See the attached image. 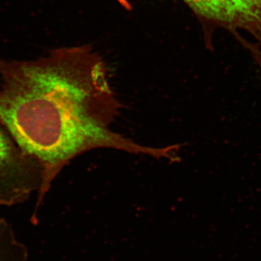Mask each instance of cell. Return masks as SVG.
<instances>
[{
	"label": "cell",
	"instance_id": "6da1fadb",
	"mask_svg": "<svg viewBox=\"0 0 261 261\" xmlns=\"http://www.w3.org/2000/svg\"><path fill=\"white\" fill-rule=\"evenodd\" d=\"M121 107L104 61L87 46L53 49L35 61L0 58V123L44 168L33 224L57 176L84 152L109 148L172 159L171 146L147 147L113 132Z\"/></svg>",
	"mask_w": 261,
	"mask_h": 261
},
{
	"label": "cell",
	"instance_id": "7a4b0ae2",
	"mask_svg": "<svg viewBox=\"0 0 261 261\" xmlns=\"http://www.w3.org/2000/svg\"><path fill=\"white\" fill-rule=\"evenodd\" d=\"M42 163L0 127V205L11 207L27 202L41 191Z\"/></svg>",
	"mask_w": 261,
	"mask_h": 261
},
{
	"label": "cell",
	"instance_id": "3957f363",
	"mask_svg": "<svg viewBox=\"0 0 261 261\" xmlns=\"http://www.w3.org/2000/svg\"><path fill=\"white\" fill-rule=\"evenodd\" d=\"M212 29L231 33L239 42L242 32L261 44V0H184Z\"/></svg>",
	"mask_w": 261,
	"mask_h": 261
},
{
	"label": "cell",
	"instance_id": "277c9868",
	"mask_svg": "<svg viewBox=\"0 0 261 261\" xmlns=\"http://www.w3.org/2000/svg\"><path fill=\"white\" fill-rule=\"evenodd\" d=\"M248 50L252 53V56L261 66V45L252 44L251 47L249 48Z\"/></svg>",
	"mask_w": 261,
	"mask_h": 261
}]
</instances>
